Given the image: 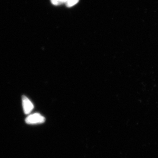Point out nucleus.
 I'll use <instances>...</instances> for the list:
<instances>
[{"label":"nucleus","mask_w":158,"mask_h":158,"mask_svg":"<svg viewBox=\"0 0 158 158\" xmlns=\"http://www.w3.org/2000/svg\"><path fill=\"white\" fill-rule=\"evenodd\" d=\"M45 121V118L41 114L38 113L31 114L29 115L25 119L26 123L31 125L40 124L43 123Z\"/></svg>","instance_id":"obj_1"},{"label":"nucleus","mask_w":158,"mask_h":158,"mask_svg":"<svg viewBox=\"0 0 158 158\" xmlns=\"http://www.w3.org/2000/svg\"><path fill=\"white\" fill-rule=\"evenodd\" d=\"M22 104L23 110L25 114L27 115L29 114L34 110V106L33 103L24 95L22 97Z\"/></svg>","instance_id":"obj_2"},{"label":"nucleus","mask_w":158,"mask_h":158,"mask_svg":"<svg viewBox=\"0 0 158 158\" xmlns=\"http://www.w3.org/2000/svg\"><path fill=\"white\" fill-rule=\"evenodd\" d=\"M79 0H65V3L67 7H70L74 6L78 2Z\"/></svg>","instance_id":"obj_3"},{"label":"nucleus","mask_w":158,"mask_h":158,"mask_svg":"<svg viewBox=\"0 0 158 158\" xmlns=\"http://www.w3.org/2000/svg\"><path fill=\"white\" fill-rule=\"evenodd\" d=\"M52 4L56 6L62 5L65 3V0H51Z\"/></svg>","instance_id":"obj_4"}]
</instances>
